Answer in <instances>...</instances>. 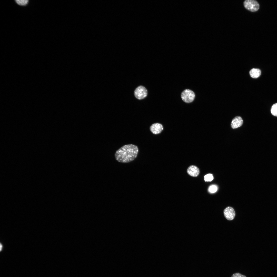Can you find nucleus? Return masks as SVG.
<instances>
[{
    "instance_id": "nucleus-1",
    "label": "nucleus",
    "mask_w": 277,
    "mask_h": 277,
    "mask_svg": "<svg viewBox=\"0 0 277 277\" xmlns=\"http://www.w3.org/2000/svg\"><path fill=\"white\" fill-rule=\"evenodd\" d=\"M138 152L137 146L133 144L125 145L116 151L115 154V159L122 163H128L135 160Z\"/></svg>"
},
{
    "instance_id": "nucleus-2",
    "label": "nucleus",
    "mask_w": 277,
    "mask_h": 277,
    "mask_svg": "<svg viewBox=\"0 0 277 277\" xmlns=\"http://www.w3.org/2000/svg\"><path fill=\"white\" fill-rule=\"evenodd\" d=\"M243 4L246 9L251 12H256L259 9V3L255 0H245L244 1Z\"/></svg>"
},
{
    "instance_id": "nucleus-3",
    "label": "nucleus",
    "mask_w": 277,
    "mask_h": 277,
    "mask_svg": "<svg viewBox=\"0 0 277 277\" xmlns=\"http://www.w3.org/2000/svg\"><path fill=\"white\" fill-rule=\"evenodd\" d=\"M195 96V93L193 92L189 89H186L183 91L181 95L183 101L187 103L193 102L194 100Z\"/></svg>"
},
{
    "instance_id": "nucleus-4",
    "label": "nucleus",
    "mask_w": 277,
    "mask_h": 277,
    "mask_svg": "<svg viewBox=\"0 0 277 277\" xmlns=\"http://www.w3.org/2000/svg\"><path fill=\"white\" fill-rule=\"evenodd\" d=\"M134 94L137 98L141 100L146 97L147 95V91L144 87L140 86L135 89L134 92Z\"/></svg>"
},
{
    "instance_id": "nucleus-5",
    "label": "nucleus",
    "mask_w": 277,
    "mask_h": 277,
    "mask_svg": "<svg viewBox=\"0 0 277 277\" xmlns=\"http://www.w3.org/2000/svg\"><path fill=\"white\" fill-rule=\"evenodd\" d=\"M224 214L225 218L229 220H232L234 218L235 213L234 209L230 206H228L224 210Z\"/></svg>"
},
{
    "instance_id": "nucleus-6",
    "label": "nucleus",
    "mask_w": 277,
    "mask_h": 277,
    "mask_svg": "<svg viewBox=\"0 0 277 277\" xmlns=\"http://www.w3.org/2000/svg\"><path fill=\"white\" fill-rule=\"evenodd\" d=\"M163 127L161 124L159 123H154L150 127V130L152 133L157 134L160 133L163 130Z\"/></svg>"
},
{
    "instance_id": "nucleus-7",
    "label": "nucleus",
    "mask_w": 277,
    "mask_h": 277,
    "mask_svg": "<svg viewBox=\"0 0 277 277\" xmlns=\"http://www.w3.org/2000/svg\"><path fill=\"white\" fill-rule=\"evenodd\" d=\"M243 123V120L241 117L239 116H237L232 120L231 125L232 128L235 129L241 126Z\"/></svg>"
},
{
    "instance_id": "nucleus-8",
    "label": "nucleus",
    "mask_w": 277,
    "mask_h": 277,
    "mask_svg": "<svg viewBox=\"0 0 277 277\" xmlns=\"http://www.w3.org/2000/svg\"><path fill=\"white\" fill-rule=\"evenodd\" d=\"M187 172L190 176L193 177L197 176L199 174L200 171L199 169L195 165L190 166L187 169Z\"/></svg>"
},
{
    "instance_id": "nucleus-9",
    "label": "nucleus",
    "mask_w": 277,
    "mask_h": 277,
    "mask_svg": "<svg viewBox=\"0 0 277 277\" xmlns=\"http://www.w3.org/2000/svg\"><path fill=\"white\" fill-rule=\"evenodd\" d=\"M249 74L253 78H256L260 75L261 71L258 68H253L250 70Z\"/></svg>"
},
{
    "instance_id": "nucleus-10",
    "label": "nucleus",
    "mask_w": 277,
    "mask_h": 277,
    "mask_svg": "<svg viewBox=\"0 0 277 277\" xmlns=\"http://www.w3.org/2000/svg\"><path fill=\"white\" fill-rule=\"evenodd\" d=\"M271 112L273 115L277 116V103L274 104L272 106Z\"/></svg>"
},
{
    "instance_id": "nucleus-11",
    "label": "nucleus",
    "mask_w": 277,
    "mask_h": 277,
    "mask_svg": "<svg viewBox=\"0 0 277 277\" xmlns=\"http://www.w3.org/2000/svg\"><path fill=\"white\" fill-rule=\"evenodd\" d=\"M15 1L18 5L23 6L26 5L28 2V0H16Z\"/></svg>"
},
{
    "instance_id": "nucleus-12",
    "label": "nucleus",
    "mask_w": 277,
    "mask_h": 277,
    "mask_svg": "<svg viewBox=\"0 0 277 277\" xmlns=\"http://www.w3.org/2000/svg\"><path fill=\"white\" fill-rule=\"evenodd\" d=\"M213 179L212 175L211 174H208L204 176V180L205 181H211Z\"/></svg>"
},
{
    "instance_id": "nucleus-13",
    "label": "nucleus",
    "mask_w": 277,
    "mask_h": 277,
    "mask_svg": "<svg viewBox=\"0 0 277 277\" xmlns=\"http://www.w3.org/2000/svg\"><path fill=\"white\" fill-rule=\"evenodd\" d=\"M217 190V186L215 185H212L210 186L209 189V191L212 193L215 192Z\"/></svg>"
},
{
    "instance_id": "nucleus-14",
    "label": "nucleus",
    "mask_w": 277,
    "mask_h": 277,
    "mask_svg": "<svg viewBox=\"0 0 277 277\" xmlns=\"http://www.w3.org/2000/svg\"><path fill=\"white\" fill-rule=\"evenodd\" d=\"M231 277H246L245 275L239 273H236L232 274Z\"/></svg>"
},
{
    "instance_id": "nucleus-15",
    "label": "nucleus",
    "mask_w": 277,
    "mask_h": 277,
    "mask_svg": "<svg viewBox=\"0 0 277 277\" xmlns=\"http://www.w3.org/2000/svg\"><path fill=\"white\" fill-rule=\"evenodd\" d=\"M0 247H1V248H0V250H1V249H2V244H0Z\"/></svg>"
}]
</instances>
